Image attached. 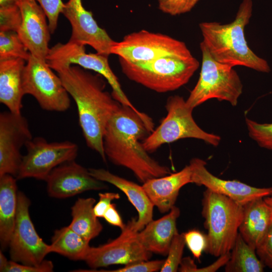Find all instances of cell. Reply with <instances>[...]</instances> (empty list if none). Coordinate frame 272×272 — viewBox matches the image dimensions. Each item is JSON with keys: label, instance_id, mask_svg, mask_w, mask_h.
<instances>
[{"label": "cell", "instance_id": "6da1fadb", "mask_svg": "<svg viewBox=\"0 0 272 272\" xmlns=\"http://www.w3.org/2000/svg\"><path fill=\"white\" fill-rule=\"evenodd\" d=\"M154 127L148 115L121 105L109 121L103 139L106 157L130 170L143 183L170 174V169L152 158L143 146V141Z\"/></svg>", "mask_w": 272, "mask_h": 272}, {"label": "cell", "instance_id": "7a4b0ae2", "mask_svg": "<svg viewBox=\"0 0 272 272\" xmlns=\"http://www.w3.org/2000/svg\"><path fill=\"white\" fill-rule=\"evenodd\" d=\"M54 71L76 104L79 123L86 145L106 162L103 136L109 121L121 104L105 90L106 82L101 75L75 64L58 67Z\"/></svg>", "mask_w": 272, "mask_h": 272}, {"label": "cell", "instance_id": "3957f363", "mask_svg": "<svg viewBox=\"0 0 272 272\" xmlns=\"http://www.w3.org/2000/svg\"><path fill=\"white\" fill-rule=\"evenodd\" d=\"M252 8V0H243L234 20L231 23H199L203 38L201 43L211 56L220 63L269 73L270 69L267 62L254 53L246 40L244 30L251 17Z\"/></svg>", "mask_w": 272, "mask_h": 272}, {"label": "cell", "instance_id": "277c9868", "mask_svg": "<svg viewBox=\"0 0 272 272\" xmlns=\"http://www.w3.org/2000/svg\"><path fill=\"white\" fill-rule=\"evenodd\" d=\"M201 215L208 231L206 251L219 257L231 251L243 216V206L230 197L206 189Z\"/></svg>", "mask_w": 272, "mask_h": 272}, {"label": "cell", "instance_id": "5b68a950", "mask_svg": "<svg viewBox=\"0 0 272 272\" xmlns=\"http://www.w3.org/2000/svg\"><path fill=\"white\" fill-rule=\"evenodd\" d=\"M122 73L129 80L158 93L176 90L187 84L199 63L193 56H167L133 62L118 57Z\"/></svg>", "mask_w": 272, "mask_h": 272}, {"label": "cell", "instance_id": "8992f818", "mask_svg": "<svg viewBox=\"0 0 272 272\" xmlns=\"http://www.w3.org/2000/svg\"><path fill=\"white\" fill-rule=\"evenodd\" d=\"M200 48L202 62L199 77L186 100L187 105L194 109L207 100L215 98L236 106L243 91V85L238 74L233 67L215 60L201 42Z\"/></svg>", "mask_w": 272, "mask_h": 272}, {"label": "cell", "instance_id": "52a82bcc", "mask_svg": "<svg viewBox=\"0 0 272 272\" xmlns=\"http://www.w3.org/2000/svg\"><path fill=\"white\" fill-rule=\"evenodd\" d=\"M165 108L166 116L143 141L148 152H153L163 145L185 138L200 140L215 147L219 145L220 137L204 131L197 124L192 116L193 109L187 105L182 97H169Z\"/></svg>", "mask_w": 272, "mask_h": 272}, {"label": "cell", "instance_id": "ba28073f", "mask_svg": "<svg viewBox=\"0 0 272 272\" xmlns=\"http://www.w3.org/2000/svg\"><path fill=\"white\" fill-rule=\"evenodd\" d=\"M111 54L133 62L167 56L184 58L193 56L184 42L167 35L145 30L128 34L120 41H115Z\"/></svg>", "mask_w": 272, "mask_h": 272}, {"label": "cell", "instance_id": "9c48e42d", "mask_svg": "<svg viewBox=\"0 0 272 272\" xmlns=\"http://www.w3.org/2000/svg\"><path fill=\"white\" fill-rule=\"evenodd\" d=\"M46 62L53 70L63 66L73 64L86 70L93 71L102 76L112 88V95L122 105L129 107L138 113L140 111L133 106L121 88L116 76L110 67L108 56L86 52L85 45L69 41L66 43H58L50 48Z\"/></svg>", "mask_w": 272, "mask_h": 272}, {"label": "cell", "instance_id": "30bf717a", "mask_svg": "<svg viewBox=\"0 0 272 272\" xmlns=\"http://www.w3.org/2000/svg\"><path fill=\"white\" fill-rule=\"evenodd\" d=\"M26 62L22 76L24 95L32 96L44 110L61 112L68 110L70 95L58 75L46 62L31 55Z\"/></svg>", "mask_w": 272, "mask_h": 272}, {"label": "cell", "instance_id": "8fae6325", "mask_svg": "<svg viewBox=\"0 0 272 272\" xmlns=\"http://www.w3.org/2000/svg\"><path fill=\"white\" fill-rule=\"evenodd\" d=\"M25 147L27 153L23 156L17 179L33 178L45 181L55 168L75 160L79 150L73 142L49 143L41 137L32 139Z\"/></svg>", "mask_w": 272, "mask_h": 272}, {"label": "cell", "instance_id": "7c38bea8", "mask_svg": "<svg viewBox=\"0 0 272 272\" xmlns=\"http://www.w3.org/2000/svg\"><path fill=\"white\" fill-rule=\"evenodd\" d=\"M31 201L22 192H18V207L15 227L10 243L12 260L38 265L50 253L49 245L37 233L29 214Z\"/></svg>", "mask_w": 272, "mask_h": 272}, {"label": "cell", "instance_id": "4fadbf2b", "mask_svg": "<svg viewBox=\"0 0 272 272\" xmlns=\"http://www.w3.org/2000/svg\"><path fill=\"white\" fill-rule=\"evenodd\" d=\"M135 218L129 221L120 235L97 247H90L84 260L91 268L148 260L152 256L139 241L134 228Z\"/></svg>", "mask_w": 272, "mask_h": 272}, {"label": "cell", "instance_id": "5bb4252c", "mask_svg": "<svg viewBox=\"0 0 272 272\" xmlns=\"http://www.w3.org/2000/svg\"><path fill=\"white\" fill-rule=\"evenodd\" d=\"M29 123L22 113H0V176L16 178L23 156L21 149L32 139Z\"/></svg>", "mask_w": 272, "mask_h": 272}, {"label": "cell", "instance_id": "9a60e30c", "mask_svg": "<svg viewBox=\"0 0 272 272\" xmlns=\"http://www.w3.org/2000/svg\"><path fill=\"white\" fill-rule=\"evenodd\" d=\"M61 13L70 22L72 34L70 41L89 45L97 53L109 56L115 42L94 20L92 13L84 7L82 0H69Z\"/></svg>", "mask_w": 272, "mask_h": 272}, {"label": "cell", "instance_id": "2e32d148", "mask_svg": "<svg viewBox=\"0 0 272 272\" xmlns=\"http://www.w3.org/2000/svg\"><path fill=\"white\" fill-rule=\"evenodd\" d=\"M48 195L66 198L89 190L107 189L108 186L92 176L89 171L75 160L55 168L45 180Z\"/></svg>", "mask_w": 272, "mask_h": 272}, {"label": "cell", "instance_id": "e0dca14e", "mask_svg": "<svg viewBox=\"0 0 272 272\" xmlns=\"http://www.w3.org/2000/svg\"><path fill=\"white\" fill-rule=\"evenodd\" d=\"M18 5L22 22L17 32L31 55L46 62L51 34L46 14L35 0H19Z\"/></svg>", "mask_w": 272, "mask_h": 272}, {"label": "cell", "instance_id": "ac0fdd59", "mask_svg": "<svg viewBox=\"0 0 272 272\" xmlns=\"http://www.w3.org/2000/svg\"><path fill=\"white\" fill-rule=\"evenodd\" d=\"M206 164V161L197 158L190 161L192 183L203 185L207 189L227 196L243 206L254 199L272 195V187L259 188L238 180L221 179L209 171Z\"/></svg>", "mask_w": 272, "mask_h": 272}, {"label": "cell", "instance_id": "d6986e66", "mask_svg": "<svg viewBox=\"0 0 272 272\" xmlns=\"http://www.w3.org/2000/svg\"><path fill=\"white\" fill-rule=\"evenodd\" d=\"M189 183L192 171L188 165L179 172L149 179L142 186L153 205L164 214L175 206L180 189Z\"/></svg>", "mask_w": 272, "mask_h": 272}, {"label": "cell", "instance_id": "ffe728a7", "mask_svg": "<svg viewBox=\"0 0 272 272\" xmlns=\"http://www.w3.org/2000/svg\"><path fill=\"white\" fill-rule=\"evenodd\" d=\"M90 174L97 179L110 183L118 188L127 196L128 201L137 210L138 219L134 228L139 232L153 220L154 206L143 186L115 175L103 168H89Z\"/></svg>", "mask_w": 272, "mask_h": 272}, {"label": "cell", "instance_id": "44dd1931", "mask_svg": "<svg viewBox=\"0 0 272 272\" xmlns=\"http://www.w3.org/2000/svg\"><path fill=\"white\" fill-rule=\"evenodd\" d=\"M180 209L174 206L169 213L156 220H152L138 232L139 241L148 251L167 255L173 238L178 231L176 222Z\"/></svg>", "mask_w": 272, "mask_h": 272}, {"label": "cell", "instance_id": "7402d4cb", "mask_svg": "<svg viewBox=\"0 0 272 272\" xmlns=\"http://www.w3.org/2000/svg\"><path fill=\"white\" fill-rule=\"evenodd\" d=\"M272 225V209L264 198L254 199L243 205V219L239 233L256 250Z\"/></svg>", "mask_w": 272, "mask_h": 272}, {"label": "cell", "instance_id": "603a6c76", "mask_svg": "<svg viewBox=\"0 0 272 272\" xmlns=\"http://www.w3.org/2000/svg\"><path fill=\"white\" fill-rule=\"evenodd\" d=\"M26 61L22 58L0 60V102L9 111L21 113L22 76Z\"/></svg>", "mask_w": 272, "mask_h": 272}, {"label": "cell", "instance_id": "cb8c5ba5", "mask_svg": "<svg viewBox=\"0 0 272 272\" xmlns=\"http://www.w3.org/2000/svg\"><path fill=\"white\" fill-rule=\"evenodd\" d=\"M16 179L10 174L0 176V243L3 249L9 247L15 225L18 192Z\"/></svg>", "mask_w": 272, "mask_h": 272}, {"label": "cell", "instance_id": "d4e9b609", "mask_svg": "<svg viewBox=\"0 0 272 272\" xmlns=\"http://www.w3.org/2000/svg\"><path fill=\"white\" fill-rule=\"evenodd\" d=\"M95 202L93 197L79 198L71 208L72 220L69 227L89 241L97 237L103 230L94 212Z\"/></svg>", "mask_w": 272, "mask_h": 272}, {"label": "cell", "instance_id": "484cf974", "mask_svg": "<svg viewBox=\"0 0 272 272\" xmlns=\"http://www.w3.org/2000/svg\"><path fill=\"white\" fill-rule=\"evenodd\" d=\"M89 242L67 226L54 231L49 251L73 260H84L90 247Z\"/></svg>", "mask_w": 272, "mask_h": 272}, {"label": "cell", "instance_id": "4316f807", "mask_svg": "<svg viewBox=\"0 0 272 272\" xmlns=\"http://www.w3.org/2000/svg\"><path fill=\"white\" fill-rule=\"evenodd\" d=\"M264 264L256 250L249 246L238 233L230 251V258L225 265L226 272H262Z\"/></svg>", "mask_w": 272, "mask_h": 272}, {"label": "cell", "instance_id": "83f0119b", "mask_svg": "<svg viewBox=\"0 0 272 272\" xmlns=\"http://www.w3.org/2000/svg\"><path fill=\"white\" fill-rule=\"evenodd\" d=\"M30 55L17 32L0 31V60L22 58L27 61Z\"/></svg>", "mask_w": 272, "mask_h": 272}, {"label": "cell", "instance_id": "f1b7e54d", "mask_svg": "<svg viewBox=\"0 0 272 272\" xmlns=\"http://www.w3.org/2000/svg\"><path fill=\"white\" fill-rule=\"evenodd\" d=\"M185 245L183 233L179 234L177 231L171 242L161 272H176L178 270Z\"/></svg>", "mask_w": 272, "mask_h": 272}, {"label": "cell", "instance_id": "f546056e", "mask_svg": "<svg viewBox=\"0 0 272 272\" xmlns=\"http://www.w3.org/2000/svg\"><path fill=\"white\" fill-rule=\"evenodd\" d=\"M245 122L249 137L260 147L272 151V123H259L248 118Z\"/></svg>", "mask_w": 272, "mask_h": 272}, {"label": "cell", "instance_id": "4dcf8cb0", "mask_svg": "<svg viewBox=\"0 0 272 272\" xmlns=\"http://www.w3.org/2000/svg\"><path fill=\"white\" fill-rule=\"evenodd\" d=\"M22 22V15L18 5L0 7V31L17 32Z\"/></svg>", "mask_w": 272, "mask_h": 272}, {"label": "cell", "instance_id": "1f68e13d", "mask_svg": "<svg viewBox=\"0 0 272 272\" xmlns=\"http://www.w3.org/2000/svg\"><path fill=\"white\" fill-rule=\"evenodd\" d=\"M185 245L194 258L199 260L207 246V235L196 229H191L183 233Z\"/></svg>", "mask_w": 272, "mask_h": 272}, {"label": "cell", "instance_id": "d6a6232c", "mask_svg": "<svg viewBox=\"0 0 272 272\" xmlns=\"http://www.w3.org/2000/svg\"><path fill=\"white\" fill-rule=\"evenodd\" d=\"M199 0H158V8L162 12L177 16L190 12Z\"/></svg>", "mask_w": 272, "mask_h": 272}, {"label": "cell", "instance_id": "836d02e7", "mask_svg": "<svg viewBox=\"0 0 272 272\" xmlns=\"http://www.w3.org/2000/svg\"><path fill=\"white\" fill-rule=\"evenodd\" d=\"M44 10L48 20L51 34L54 32L57 25L59 14L64 4L61 0H35Z\"/></svg>", "mask_w": 272, "mask_h": 272}, {"label": "cell", "instance_id": "e575fe53", "mask_svg": "<svg viewBox=\"0 0 272 272\" xmlns=\"http://www.w3.org/2000/svg\"><path fill=\"white\" fill-rule=\"evenodd\" d=\"M165 259L142 260L124 265L123 267L111 270H96L110 272H155L161 270Z\"/></svg>", "mask_w": 272, "mask_h": 272}, {"label": "cell", "instance_id": "d590c367", "mask_svg": "<svg viewBox=\"0 0 272 272\" xmlns=\"http://www.w3.org/2000/svg\"><path fill=\"white\" fill-rule=\"evenodd\" d=\"M53 267L52 261L44 259L38 265L24 264L11 260L8 261L1 272H51Z\"/></svg>", "mask_w": 272, "mask_h": 272}, {"label": "cell", "instance_id": "8d00e7d4", "mask_svg": "<svg viewBox=\"0 0 272 272\" xmlns=\"http://www.w3.org/2000/svg\"><path fill=\"white\" fill-rule=\"evenodd\" d=\"M256 252L264 265L272 269V225L257 246Z\"/></svg>", "mask_w": 272, "mask_h": 272}, {"label": "cell", "instance_id": "74e56055", "mask_svg": "<svg viewBox=\"0 0 272 272\" xmlns=\"http://www.w3.org/2000/svg\"><path fill=\"white\" fill-rule=\"evenodd\" d=\"M230 252L221 255L212 264L202 268L197 267L194 260L190 258L185 262L184 269L185 272H215L221 267L225 265L230 258Z\"/></svg>", "mask_w": 272, "mask_h": 272}, {"label": "cell", "instance_id": "f35d334b", "mask_svg": "<svg viewBox=\"0 0 272 272\" xmlns=\"http://www.w3.org/2000/svg\"><path fill=\"white\" fill-rule=\"evenodd\" d=\"M98 196L99 199L93 208L94 214L98 218H103L105 212L111 205V202L120 197L118 193L111 192L99 193Z\"/></svg>", "mask_w": 272, "mask_h": 272}, {"label": "cell", "instance_id": "ab89813d", "mask_svg": "<svg viewBox=\"0 0 272 272\" xmlns=\"http://www.w3.org/2000/svg\"><path fill=\"white\" fill-rule=\"evenodd\" d=\"M103 218L109 224L119 228L121 230L123 229L126 226L117 211L115 203H111L105 212Z\"/></svg>", "mask_w": 272, "mask_h": 272}, {"label": "cell", "instance_id": "60d3db41", "mask_svg": "<svg viewBox=\"0 0 272 272\" xmlns=\"http://www.w3.org/2000/svg\"><path fill=\"white\" fill-rule=\"evenodd\" d=\"M19 0H0V7L14 6L18 4Z\"/></svg>", "mask_w": 272, "mask_h": 272}, {"label": "cell", "instance_id": "b9f144b4", "mask_svg": "<svg viewBox=\"0 0 272 272\" xmlns=\"http://www.w3.org/2000/svg\"><path fill=\"white\" fill-rule=\"evenodd\" d=\"M8 260L2 253V250L0 251V271L4 268L6 265Z\"/></svg>", "mask_w": 272, "mask_h": 272}, {"label": "cell", "instance_id": "7bdbcfd3", "mask_svg": "<svg viewBox=\"0 0 272 272\" xmlns=\"http://www.w3.org/2000/svg\"><path fill=\"white\" fill-rule=\"evenodd\" d=\"M265 201L267 203V205L271 208L272 209V196H266L264 197Z\"/></svg>", "mask_w": 272, "mask_h": 272}, {"label": "cell", "instance_id": "ee69618b", "mask_svg": "<svg viewBox=\"0 0 272 272\" xmlns=\"http://www.w3.org/2000/svg\"><path fill=\"white\" fill-rule=\"evenodd\" d=\"M272 196V195H271Z\"/></svg>", "mask_w": 272, "mask_h": 272}]
</instances>
